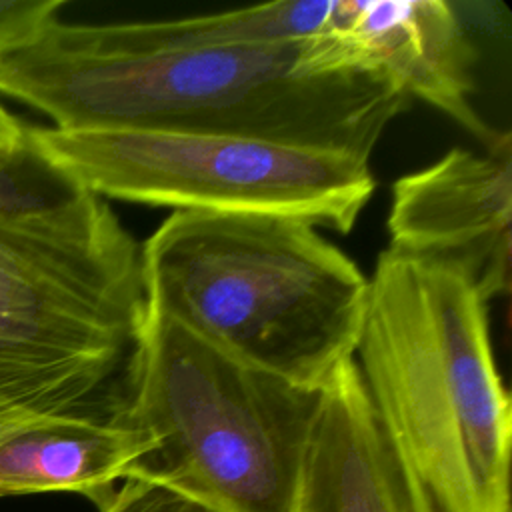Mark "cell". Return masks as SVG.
<instances>
[{
  "mask_svg": "<svg viewBox=\"0 0 512 512\" xmlns=\"http://www.w3.org/2000/svg\"><path fill=\"white\" fill-rule=\"evenodd\" d=\"M0 94L58 130L230 134L364 160L412 102L382 74L330 70L314 40L140 46L60 18L0 58Z\"/></svg>",
  "mask_w": 512,
  "mask_h": 512,
  "instance_id": "1",
  "label": "cell"
},
{
  "mask_svg": "<svg viewBox=\"0 0 512 512\" xmlns=\"http://www.w3.org/2000/svg\"><path fill=\"white\" fill-rule=\"evenodd\" d=\"M488 300L452 262L380 252L354 350L418 512H510L512 400Z\"/></svg>",
  "mask_w": 512,
  "mask_h": 512,
  "instance_id": "2",
  "label": "cell"
},
{
  "mask_svg": "<svg viewBox=\"0 0 512 512\" xmlns=\"http://www.w3.org/2000/svg\"><path fill=\"white\" fill-rule=\"evenodd\" d=\"M148 312L306 388L354 358L368 276L302 218L176 210L140 244Z\"/></svg>",
  "mask_w": 512,
  "mask_h": 512,
  "instance_id": "3",
  "label": "cell"
},
{
  "mask_svg": "<svg viewBox=\"0 0 512 512\" xmlns=\"http://www.w3.org/2000/svg\"><path fill=\"white\" fill-rule=\"evenodd\" d=\"M146 322L140 244L106 200L0 216V416L124 420Z\"/></svg>",
  "mask_w": 512,
  "mask_h": 512,
  "instance_id": "4",
  "label": "cell"
},
{
  "mask_svg": "<svg viewBox=\"0 0 512 512\" xmlns=\"http://www.w3.org/2000/svg\"><path fill=\"white\" fill-rule=\"evenodd\" d=\"M320 402L322 388L242 364L148 312L124 422L150 450L128 478L222 512H296Z\"/></svg>",
  "mask_w": 512,
  "mask_h": 512,
  "instance_id": "5",
  "label": "cell"
},
{
  "mask_svg": "<svg viewBox=\"0 0 512 512\" xmlns=\"http://www.w3.org/2000/svg\"><path fill=\"white\" fill-rule=\"evenodd\" d=\"M86 192L176 210L284 214L348 234L374 192L370 160L260 138L28 128Z\"/></svg>",
  "mask_w": 512,
  "mask_h": 512,
  "instance_id": "6",
  "label": "cell"
},
{
  "mask_svg": "<svg viewBox=\"0 0 512 512\" xmlns=\"http://www.w3.org/2000/svg\"><path fill=\"white\" fill-rule=\"evenodd\" d=\"M512 140L452 148L392 184L388 248L462 268L492 302L510 288Z\"/></svg>",
  "mask_w": 512,
  "mask_h": 512,
  "instance_id": "7",
  "label": "cell"
},
{
  "mask_svg": "<svg viewBox=\"0 0 512 512\" xmlns=\"http://www.w3.org/2000/svg\"><path fill=\"white\" fill-rule=\"evenodd\" d=\"M326 38L352 68L386 76L410 100H424L452 118L484 148L502 134L474 106L476 52L448 2L336 0Z\"/></svg>",
  "mask_w": 512,
  "mask_h": 512,
  "instance_id": "8",
  "label": "cell"
},
{
  "mask_svg": "<svg viewBox=\"0 0 512 512\" xmlns=\"http://www.w3.org/2000/svg\"><path fill=\"white\" fill-rule=\"evenodd\" d=\"M296 512H418L354 358L322 388Z\"/></svg>",
  "mask_w": 512,
  "mask_h": 512,
  "instance_id": "9",
  "label": "cell"
},
{
  "mask_svg": "<svg viewBox=\"0 0 512 512\" xmlns=\"http://www.w3.org/2000/svg\"><path fill=\"white\" fill-rule=\"evenodd\" d=\"M150 450L124 420L84 414L14 412L0 416V496L74 492L102 510Z\"/></svg>",
  "mask_w": 512,
  "mask_h": 512,
  "instance_id": "10",
  "label": "cell"
},
{
  "mask_svg": "<svg viewBox=\"0 0 512 512\" xmlns=\"http://www.w3.org/2000/svg\"><path fill=\"white\" fill-rule=\"evenodd\" d=\"M90 192L52 164L26 138L16 146H0V216L38 220L78 206Z\"/></svg>",
  "mask_w": 512,
  "mask_h": 512,
  "instance_id": "11",
  "label": "cell"
},
{
  "mask_svg": "<svg viewBox=\"0 0 512 512\" xmlns=\"http://www.w3.org/2000/svg\"><path fill=\"white\" fill-rule=\"evenodd\" d=\"M100 512H222L194 496L146 478H126Z\"/></svg>",
  "mask_w": 512,
  "mask_h": 512,
  "instance_id": "12",
  "label": "cell"
},
{
  "mask_svg": "<svg viewBox=\"0 0 512 512\" xmlns=\"http://www.w3.org/2000/svg\"><path fill=\"white\" fill-rule=\"evenodd\" d=\"M64 0H0V58L28 44L58 18Z\"/></svg>",
  "mask_w": 512,
  "mask_h": 512,
  "instance_id": "13",
  "label": "cell"
},
{
  "mask_svg": "<svg viewBox=\"0 0 512 512\" xmlns=\"http://www.w3.org/2000/svg\"><path fill=\"white\" fill-rule=\"evenodd\" d=\"M26 126H22L12 114L0 106V146H16L26 138Z\"/></svg>",
  "mask_w": 512,
  "mask_h": 512,
  "instance_id": "14",
  "label": "cell"
}]
</instances>
